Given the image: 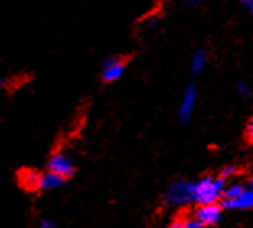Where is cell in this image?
<instances>
[{
    "mask_svg": "<svg viewBox=\"0 0 253 228\" xmlns=\"http://www.w3.org/2000/svg\"><path fill=\"white\" fill-rule=\"evenodd\" d=\"M225 179L217 178L214 179L211 176L203 178L201 181L195 183V191H193V200H196L198 205H208V204H217V200L222 197Z\"/></svg>",
    "mask_w": 253,
    "mask_h": 228,
    "instance_id": "cell-1",
    "label": "cell"
},
{
    "mask_svg": "<svg viewBox=\"0 0 253 228\" xmlns=\"http://www.w3.org/2000/svg\"><path fill=\"white\" fill-rule=\"evenodd\" d=\"M47 171L54 173V175L61 176L62 179H67L74 176L75 168L71 163V160L67 156H64L62 153H54L49 158V165H47Z\"/></svg>",
    "mask_w": 253,
    "mask_h": 228,
    "instance_id": "cell-2",
    "label": "cell"
},
{
    "mask_svg": "<svg viewBox=\"0 0 253 228\" xmlns=\"http://www.w3.org/2000/svg\"><path fill=\"white\" fill-rule=\"evenodd\" d=\"M220 214H222V207L219 204H208V205H198V209L195 212V219L201 224L203 227L209 225H216Z\"/></svg>",
    "mask_w": 253,
    "mask_h": 228,
    "instance_id": "cell-3",
    "label": "cell"
},
{
    "mask_svg": "<svg viewBox=\"0 0 253 228\" xmlns=\"http://www.w3.org/2000/svg\"><path fill=\"white\" fill-rule=\"evenodd\" d=\"M125 69H126V59L111 57L103 65V70H101V78H103L106 83H111V81H115V80L123 77Z\"/></svg>",
    "mask_w": 253,
    "mask_h": 228,
    "instance_id": "cell-4",
    "label": "cell"
},
{
    "mask_svg": "<svg viewBox=\"0 0 253 228\" xmlns=\"http://www.w3.org/2000/svg\"><path fill=\"white\" fill-rule=\"evenodd\" d=\"M193 191H195V183H176L170 188L167 197L171 204H181L193 199Z\"/></svg>",
    "mask_w": 253,
    "mask_h": 228,
    "instance_id": "cell-5",
    "label": "cell"
},
{
    "mask_svg": "<svg viewBox=\"0 0 253 228\" xmlns=\"http://www.w3.org/2000/svg\"><path fill=\"white\" fill-rule=\"evenodd\" d=\"M195 103H196V86L190 85L185 90V93H183L181 105H180V110H178L180 119L183 122H186L188 119H190L193 110H195Z\"/></svg>",
    "mask_w": 253,
    "mask_h": 228,
    "instance_id": "cell-6",
    "label": "cell"
},
{
    "mask_svg": "<svg viewBox=\"0 0 253 228\" xmlns=\"http://www.w3.org/2000/svg\"><path fill=\"white\" fill-rule=\"evenodd\" d=\"M17 179H18V184L25 189V191L35 192L40 189L41 173L36 170H20Z\"/></svg>",
    "mask_w": 253,
    "mask_h": 228,
    "instance_id": "cell-7",
    "label": "cell"
},
{
    "mask_svg": "<svg viewBox=\"0 0 253 228\" xmlns=\"http://www.w3.org/2000/svg\"><path fill=\"white\" fill-rule=\"evenodd\" d=\"M224 209H250L253 205V192L252 189H245L244 194L239 195L237 199L232 200H225L222 199V202L219 204Z\"/></svg>",
    "mask_w": 253,
    "mask_h": 228,
    "instance_id": "cell-8",
    "label": "cell"
},
{
    "mask_svg": "<svg viewBox=\"0 0 253 228\" xmlns=\"http://www.w3.org/2000/svg\"><path fill=\"white\" fill-rule=\"evenodd\" d=\"M64 183H66V179H62L61 176H57V175H54V173H51V171H46V173H42V175H41L40 189H44V191H47V189L59 188Z\"/></svg>",
    "mask_w": 253,
    "mask_h": 228,
    "instance_id": "cell-9",
    "label": "cell"
},
{
    "mask_svg": "<svg viewBox=\"0 0 253 228\" xmlns=\"http://www.w3.org/2000/svg\"><path fill=\"white\" fill-rule=\"evenodd\" d=\"M206 65V52L204 51H196L191 57V70L193 74H199Z\"/></svg>",
    "mask_w": 253,
    "mask_h": 228,
    "instance_id": "cell-10",
    "label": "cell"
},
{
    "mask_svg": "<svg viewBox=\"0 0 253 228\" xmlns=\"http://www.w3.org/2000/svg\"><path fill=\"white\" fill-rule=\"evenodd\" d=\"M244 191H245V189L242 188L240 184H237V186L229 188L227 191H225V192L222 194V197H224L225 200H232V199H237V197H239V195L244 194Z\"/></svg>",
    "mask_w": 253,
    "mask_h": 228,
    "instance_id": "cell-11",
    "label": "cell"
},
{
    "mask_svg": "<svg viewBox=\"0 0 253 228\" xmlns=\"http://www.w3.org/2000/svg\"><path fill=\"white\" fill-rule=\"evenodd\" d=\"M183 228H204L196 219H193V217L188 215V212H186V215H185V220H183Z\"/></svg>",
    "mask_w": 253,
    "mask_h": 228,
    "instance_id": "cell-12",
    "label": "cell"
},
{
    "mask_svg": "<svg viewBox=\"0 0 253 228\" xmlns=\"http://www.w3.org/2000/svg\"><path fill=\"white\" fill-rule=\"evenodd\" d=\"M185 215H186V212H180V214L176 215L173 220H171V224H170L169 228H183V220H185Z\"/></svg>",
    "mask_w": 253,
    "mask_h": 228,
    "instance_id": "cell-13",
    "label": "cell"
},
{
    "mask_svg": "<svg viewBox=\"0 0 253 228\" xmlns=\"http://www.w3.org/2000/svg\"><path fill=\"white\" fill-rule=\"evenodd\" d=\"M252 130H253V122H252V119H250V121L247 122V127H245V140L249 144H252V137H253Z\"/></svg>",
    "mask_w": 253,
    "mask_h": 228,
    "instance_id": "cell-14",
    "label": "cell"
},
{
    "mask_svg": "<svg viewBox=\"0 0 253 228\" xmlns=\"http://www.w3.org/2000/svg\"><path fill=\"white\" fill-rule=\"evenodd\" d=\"M239 90L244 91V95H249V88H247L245 83H239Z\"/></svg>",
    "mask_w": 253,
    "mask_h": 228,
    "instance_id": "cell-15",
    "label": "cell"
},
{
    "mask_svg": "<svg viewBox=\"0 0 253 228\" xmlns=\"http://www.w3.org/2000/svg\"><path fill=\"white\" fill-rule=\"evenodd\" d=\"M245 5H247V8H250L252 10V7H253V0H242Z\"/></svg>",
    "mask_w": 253,
    "mask_h": 228,
    "instance_id": "cell-16",
    "label": "cell"
},
{
    "mask_svg": "<svg viewBox=\"0 0 253 228\" xmlns=\"http://www.w3.org/2000/svg\"><path fill=\"white\" fill-rule=\"evenodd\" d=\"M41 228H56L54 225H52V224H47V222H46V224H42V227Z\"/></svg>",
    "mask_w": 253,
    "mask_h": 228,
    "instance_id": "cell-17",
    "label": "cell"
},
{
    "mask_svg": "<svg viewBox=\"0 0 253 228\" xmlns=\"http://www.w3.org/2000/svg\"><path fill=\"white\" fill-rule=\"evenodd\" d=\"M196 2H199V0H186V3H190V5H195Z\"/></svg>",
    "mask_w": 253,
    "mask_h": 228,
    "instance_id": "cell-18",
    "label": "cell"
}]
</instances>
